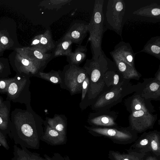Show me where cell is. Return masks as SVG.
<instances>
[{
	"mask_svg": "<svg viewBox=\"0 0 160 160\" xmlns=\"http://www.w3.org/2000/svg\"><path fill=\"white\" fill-rule=\"evenodd\" d=\"M25 110L16 108L10 115L7 134L15 145L38 149L42 130V119L32 110L30 103Z\"/></svg>",
	"mask_w": 160,
	"mask_h": 160,
	"instance_id": "obj_1",
	"label": "cell"
},
{
	"mask_svg": "<svg viewBox=\"0 0 160 160\" xmlns=\"http://www.w3.org/2000/svg\"><path fill=\"white\" fill-rule=\"evenodd\" d=\"M102 51L97 58L87 59L83 68L89 76V84L87 95L88 101L91 104L103 92L107 91L104 82L106 72L112 67Z\"/></svg>",
	"mask_w": 160,
	"mask_h": 160,
	"instance_id": "obj_2",
	"label": "cell"
},
{
	"mask_svg": "<svg viewBox=\"0 0 160 160\" xmlns=\"http://www.w3.org/2000/svg\"><path fill=\"white\" fill-rule=\"evenodd\" d=\"M130 80L124 79L100 95L91 104L92 109L96 111L109 109L121 102L123 98L136 91V85L132 84Z\"/></svg>",
	"mask_w": 160,
	"mask_h": 160,
	"instance_id": "obj_3",
	"label": "cell"
},
{
	"mask_svg": "<svg viewBox=\"0 0 160 160\" xmlns=\"http://www.w3.org/2000/svg\"><path fill=\"white\" fill-rule=\"evenodd\" d=\"M103 0H96L90 23L88 25L90 33L92 58H97L102 52L101 43L102 36L104 17L102 12Z\"/></svg>",
	"mask_w": 160,
	"mask_h": 160,
	"instance_id": "obj_4",
	"label": "cell"
},
{
	"mask_svg": "<svg viewBox=\"0 0 160 160\" xmlns=\"http://www.w3.org/2000/svg\"><path fill=\"white\" fill-rule=\"evenodd\" d=\"M89 132L96 137H103L114 143L126 145L134 142L138 138V133L129 127H97L85 126Z\"/></svg>",
	"mask_w": 160,
	"mask_h": 160,
	"instance_id": "obj_5",
	"label": "cell"
},
{
	"mask_svg": "<svg viewBox=\"0 0 160 160\" xmlns=\"http://www.w3.org/2000/svg\"><path fill=\"white\" fill-rule=\"evenodd\" d=\"M30 76L24 74H17L10 84L6 93V100L26 105L30 103L31 93Z\"/></svg>",
	"mask_w": 160,
	"mask_h": 160,
	"instance_id": "obj_6",
	"label": "cell"
},
{
	"mask_svg": "<svg viewBox=\"0 0 160 160\" xmlns=\"http://www.w3.org/2000/svg\"><path fill=\"white\" fill-rule=\"evenodd\" d=\"M88 75L83 68L69 64L62 72V84L61 87L68 90L72 95L81 93L82 83Z\"/></svg>",
	"mask_w": 160,
	"mask_h": 160,
	"instance_id": "obj_7",
	"label": "cell"
},
{
	"mask_svg": "<svg viewBox=\"0 0 160 160\" xmlns=\"http://www.w3.org/2000/svg\"><path fill=\"white\" fill-rule=\"evenodd\" d=\"M157 118V114L142 110L134 111L128 117L129 126L137 133H142L152 129Z\"/></svg>",
	"mask_w": 160,
	"mask_h": 160,
	"instance_id": "obj_8",
	"label": "cell"
},
{
	"mask_svg": "<svg viewBox=\"0 0 160 160\" xmlns=\"http://www.w3.org/2000/svg\"><path fill=\"white\" fill-rule=\"evenodd\" d=\"M106 13L108 22L115 30H121L125 11V4L121 0H109Z\"/></svg>",
	"mask_w": 160,
	"mask_h": 160,
	"instance_id": "obj_9",
	"label": "cell"
},
{
	"mask_svg": "<svg viewBox=\"0 0 160 160\" xmlns=\"http://www.w3.org/2000/svg\"><path fill=\"white\" fill-rule=\"evenodd\" d=\"M143 81L136 85L135 92L147 100L160 101V81L155 77L143 78Z\"/></svg>",
	"mask_w": 160,
	"mask_h": 160,
	"instance_id": "obj_10",
	"label": "cell"
},
{
	"mask_svg": "<svg viewBox=\"0 0 160 160\" xmlns=\"http://www.w3.org/2000/svg\"><path fill=\"white\" fill-rule=\"evenodd\" d=\"M118 113L109 109L101 110L90 113L88 122L92 127H115L118 126L116 122Z\"/></svg>",
	"mask_w": 160,
	"mask_h": 160,
	"instance_id": "obj_11",
	"label": "cell"
},
{
	"mask_svg": "<svg viewBox=\"0 0 160 160\" xmlns=\"http://www.w3.org/2000/svg\"><path fill=\"white\" fill-rule=\"evenodd\" d=\"M124 103L127 110L130 113L139 110L151 113L155 111L151 101L144 98L135 92L127 98Z\"/></svg>",
	"mask_w": 160,
	"mask_h": 160,
	"instance_id": "obj_12",
	"label": "cell"
},
{
	"mask_svg": "<svg viewBox=\"0 0 160 160\" xmlns=\"http://www.w3.org/2000/svg\"><path fill=\"white\" fill-rule=\"evenodd\" d=\"M88 25L82 22H75L72 25L62 38L69 39L72 43L81 45L87 35Z\"/></svg>",
	"mask_w": 160,
	"mask_h": 160,
	"instance_id": "obj_13",
	"label": "cell"
},
{
	"mask_svg": "<svg viewBox=\"0 0 160 160\" xmlns=\"http://www.w3.org/2000/svg\"><path fill=\"white\" fill-rule=\"evenodd\" d=\"M151 131L144 132L134 142L127 151L146 153L151 152Z\"/></svg>",
	"mask_w": 160,
	"mask_h": 160,
	"instance_id": "obj_14",
	"label": "cell"
},
{
	"mask_svg": "<svg viewBox=\"0 0 160 160\" xmlns=\"http://www.w3.org/2000/svg\"><path fill=\"white\" fill-rule=\"evenodd\" d=\"M112 57L118 70L122 74L124 79L137 80L140 79L142 75L135 68L130 66L113 55Z\"/></svg>",
	"mask_w": 160,
	"mask_h": 160,
	"instance_id": "obj_15",
	"label": "cell"
},
{
	"mask_svg": "<svg viewBox=\"0 0 160 160\" xmlns=\"http://www.w3.org/2000/svg\"><path fill=\"white\" fill-rule=\"evenodd\" d=\"M32 44L46 53L55 47L50 32L48 29L44 33L36 36L32 41Z\"/></svg>",
	"mask_w": 160,
	"mask_h": 160,
	"instance_id": "obj_16",
	"label": "cell"
},
{
	"mask_svg": "<svg viewBox=\"0 0 160 160\" xmlns=\"http://www.w3.org/2000/svg\"><path fill=\"white\" fill-rule=\"evenodd\" d=\"M112 55L119 59L130 66L135 68L134 55L130 46L126 44L118 45Z\"/></svg>",
	"mask_w": 160,
	"mask_h": 160,
	"instance_id": "obj_17",
	"label": "cell"
},
{
	"mask_svg": "<svg viewBox=\"0 0 160 160\" xmlns=\"http://www.w3.org/2000/svg\"><path fill=\"white\" fill-rule=\"evenodd\" d=\"M124 79L116 67L112 66L106 72L104 77V82L107 90L118 85Z\"/></svg>",
	"mask_w": 160,
	"mask_h": 160,
	"instance_id": "obj_18",
	"label": "cell"
},
{
	"mask_svg": "<svg viewBox=\"0 0 160 160\" xmlns=\"http://www.w3.org/2000/svg\"><path fill=\"white\" fill-rule=\"evenodd\" d=\"M13 146V156L11 160H45L37 153L30 152L27 148Z\"/></svg>",
	"mask_w": 160,
	"mask_h": 160,
	"instance_id": "obj_19",
	"label": "cell"
},
{
	"mask_svg": "<svg viewBox=\"0 0 160 160\" xmlns=\"http://www.w3.org/2000/svg\"><path fill=\"white\" fill-rule=\"evenodd\" d=\"M10 101L6 100L0 107V131L6 136L10 119Z\"/></svg>",
	"mask_w": 160,
	"mask_h": 160,
	"instance_id": "obj_20",
	"label": "cell"
},
{
	"mask_svg": "<svg viewBox=\"0 0 160 160\" xmlns=\"http://www.w3.org/2000/svg\"><path fill=\"white\" fill-rule=\"evenodd\" d=\"M121 153L116 151L109 150L108 157L110 160H142L145 153L127 151Z\"/></svg>",
	"mask_w": 160,
	"mask_h": 160,
	"instance_id": "obj_21",
	"label": "cell"
},
{
	"mask_svg": "<svg viewBox=\"0 0 160 160\" xmlns=\"http://www.w3.org/2000/svg\"><path fill=\"white\" fill-rule=\"evenodd\" d=\"M87 51L86 46H78L74 51L67 56V60L69 64L78 66L86 59Z\"/></svg>",
	"mask_w": 160,
	"mask_h": 160,
	"instance_id": "obj_22",
	"label": "cell"
},
{
	"mask_svg": "<svg viewBox=\"0 0 160 160\" xmlns=\"http://www.w3.org/2000/svg\"><path fill=\"white\" fill-rule=\"evenodd\" d=\"M66 136L47 125L43 138L54 145L60 144L64 142Z\"/></svg>",
	"mask_w": 160,
	"mask_h": 160,
	"instance_id": "obj_23",
	"label": "cell"
},
{
	"mask_svg": "<svg viewBox=\"0 0 160 160\" xmlns=\"http://www.w3.org/2000/svg\"><path fill=\"white\" fill-rule=\"evenodd\" d=\"M46 119L50 127L66 136L67 122L63 116L55 115L52 118H47Z\"/></svg>",
	"mask_w": 160,
	"mask_h": 160,
	"instance_id": "obj_24",
	"label": "cell"
},
{
	"mask_svg": "<svg viewBox=\"0 0 160 160\" xmlns=\"http://www.w3.org/2000/svg\"><path fill=\"white\" fill-rule=\"evenodd\" d=\"M133 14L148 17L159 18L160 5L154 3L142 7L133 12Z\"/></svg>",
	"mask_w": 160,
	"mask_h": 160,
	"instance_id": "obj_25",
	"label": "cell"
},
{
	"mask_svg": "<svg viewBox=\"0 0 160 160\" xmlns=\"http://www.w3.org/2000/svg\"><path fill=\"white\" fill-rule=\"evenodd\" d=\"M160 40L159 37L152 38L147 42L142 51L160 59Z\"/></svg>",
	"mask_w": 160,
	"mask_h": 160,
	"instance_id": "obj_26",
	"label": "cell"
},
{
	"mask_svg": "<svg viewBox=\"0 0 160 160\" xmlns=\"http://www.w3.org/2000/svg\"><path fill=\"white\" fill-rule=\"evenodd\" d=\"M62 73L60 71H54L47 73L39 71L36 76L53 83L60 84L61 86L62 84Z\"/></svg>",
	"mask_w": 160,
	"mask_h": 160,
	"instance_id": "obj_27",
	"label": "cell"
},
{
	"mask_svg": "<svg viewBox=\"0 0 160 160\" xmlns=\"http://www.w3.org/2000/svg\"><path fill=\"white\" fill-rule=\"evenodd\" d=\"M72 42L69 39H62L58 44L54 52V56H68L72 52Z\"/></svg>",
	"mask_w": 160,
	"mask_h": 160,
	"instance_id": "obj_28",
	"label": "cell"
},
{
	"mask_svg": "<svg viewBox=\"0 0 160 160\" xmlns=\"http://www.w3.org/2000/svg\"><path fill=\"white\" fill-rule=\"evenodd\" d=\"M151 152L160 156V132L157 130L151 131Z\"/></svg>",
	"mask_w": 160,
	"mask_h": 160,
	"instance_id": "obj_29",
	"label": "cell"
},
{
	"mask_svg": "<svg viewBox=\"0 0 160 160\" xmlns=\"http://www.w3.org/2000/svg\"><path fill=\"white\" fill-rule=\"evenodd\" d=\"M69 0H49L42 1L40 3V5L47 8L52 5L49 9L60 8L62 5L69 2Z\"/></svg>",
	"mask_w": 160,
	"mask_h": 160,
	"instance_id": "obj_30",
	"label": "cell"
},
{
	"mask_svg": "<svg viewBox=\"0 0 160 160\" xmlns=\"http://www.w3.org/2000/svg\"><path fill=\"white\" fill-rule=\"evenodd\" d=\"M14 77L0 78V94H6L8 87Z\"/></svg>",
	"mask_w": 160,
	"mask_h": 160,
	"instance_id": "obj_31",
	"label": "cell"
},
{
	"mask_svg": "<svg viewBox=\"0 0 160 160\" xmlns=\"http://www.w3.org/2000/svg\"><path fill=\"white\" fill-rule=\"evenodd\" d=\"M89 80L88 75L84 79L82 83V100H84L85 98L87 97V95L89 88Z\"/></svg>",
	"mask_w": 160,
	"mask_h": 160,
	"instance_id": "obj_32",
	"label": "cell"
},
{
	"mask_svg": "<svg viewBox=\"0 0 160 160\" xmlns=\"http://www.w3.org/2000/svg\"><path fill=\"white\" fill-rule=\"evenodd\" d=\"M0 145L7 150L9 149V146L6 139V135L0 131Z\"/></svg>",
	"mask_w": 160,
	"mask_h": 160,
	"instance_id": "obj_33",
	"label": "cell"
},
{
	"mask_svg": "<svg viewBox=\"0 0 160 160\" xmlns=\"http://www.w3.org/2000/svg\"><path fill=\"white\" fill-rule=\"evenodd\" d=\"M142 160H160L159 157L157 156L151 152L146 153Z\"/></svg>",
	"mask_w": 160,
	"mask_h": 160,
	"instance_id": "obj_34",
	"label": "cell"
},
{
	"mask_svg": "<svg viewBox=\"0 0 160 160\" xmlns=\"http://www.w3.org/2000/svg\"><path fill=\"white\" fill-rule=\"evenodd\" d=\"M1 42L4 45L7 44L8 42V40L6 37L3 36L1 37Z\"/></svg>",
	"mask_w": 160,
	"mask_h": 160,
	"instance_id": "obj_35",
	"label": "cell"
},
{
	"mask_svg": "<svg viewBox=\"0 0 160 160\" xmlns=\"http://www.w3.org/2000/svg\"><path fill=\"white\" fill-rule=\"evenodd\" d=\"M155 78L158 81H160V68H159L158 70L155 75Z\"/></svg>",
	"mask_w": 160,
	"mask_h": 160,
	"instance_id": "obj_36",
	"label": "cell"
},
{
	"mask_svg": "<svg viewBox=\"0 0 160 160\" xmlns=\"http://www.w3.org/2000/svg\"><path fill=\"white\" fill-rule=\"evenodd\" d=\"M4 100L2 97L0 95V107L3 103Z\"/></svg>",
	"mask_w": 160,
	"mask_h": 160,
	"instance_id": "obj_37",
	"label": "cell"
},
{
	"mask_svg": "<svg viewBox=\"0 0 160 160\" xmlns=\"http://www.w3.org/2000/svg\"><path fill=\"white\" fill-rule=\"evenodd\" d=\"M45 157L47 159V160H52L49 157H48V156H47L46 155H45Z\"/></svg>",
	"mask_w": 160,
	"mask_h": 160,
	"instance_id": "obj_38",
	"label": "cell"
}]
</instances>
